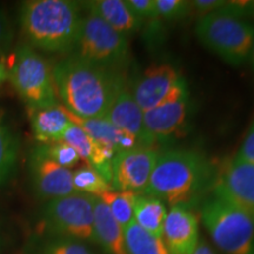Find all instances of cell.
<instances>
[{
    "label": "cell",
    "mask_w": 254,
    "mask_h": 254,
    "mask_svg": "<svg viewBox=\"0 0 254 254\" xmlns=\"http://www.w3.org/2000/svg\"><path fill=\"white\" fill-rule=\"evenodd\" d=\"M52 79L63 106L81 118H105L117 92L126 82L123 73L73 55L56 64Z\"/></svg>",
    "instance_id": "6da1fadb"
},
{
    "label": "cell",
    "mask_w": 254,
    "mask_h": 254,
    "mask_svg": "<svg viewBox=\"0 0 254 254\" xmlns=\"http://www.w3.org/2000/svg\"><path fill=\"white\" fill-rule=\"evenodd\" d=\"M215 178L209 159L192 148L159 152L150 182L142 194L166 201L172 207L186 206L198 199Z\"/></svg>",
    "instance_id": "7a4b0ae2"
},
{
    "label": "cell",
    "mask_w": 254,
    "mask_h": 254,
    "mask_svg": "<svg viewBox=\"0 0 254 254\" xmlns=\"http://www.w3.org/2000/svg\"><path fill=\"white\" fill-rule=\"evenodd\" d=\"M79 2L31 0L21 6L20 23L31 45L51 53L73 52L81 28Z\"/></svg>",
    "instance_id": "3957f363"
},
{
    "label": "cell",
    "mask_w": 254,
    "mask_h": 254,
    "mask_svg": "<svg viewBox=\"0 0 254 254\" xmlns=\"http://www.w3.org/2000/svg\"><path fill=\"white\" fill-rule=\"evenodd\" d=\"M195 36L202 46L232 66H241L250 58L254 43V25L232 9L230 2L218 11L201 15Z\"/></svg>",
    "instance_id": "277c9868"
},
{
    "label": "cell",
    "mask_w": 254,
    "mask_h": 254,
    "mask_svg": "<svg viewBox=\"0 0 254 254\" xmlns=\"http://www.w3.org/2000/svg\"><path fill=\"white\" fill-rule=\"evenodd\" d=\"M73 56L110 71L122 73L131 63L128 37L88 12L82 15L81 28Z\"/></svg>",
    "instance_id": "5b68a950"
},
{
    "label": "cell",
    "mask_w": 254,
    "mask_h": 254,
    "mask_svg": "<svg viewBox=\"0 0 254 254\" xmlns=\"http://www.w3.org/2000/svg\"><path fill=\"white\" fill-rule=\"evenodd\" d=\"M201 220L224 253L254 254V221L230 201L212 194L201 206Z\"/></svg>",
    "instance_id": "8992f818"
},
{
    "label": "cell",
    "mask_w": 254,
    "mask_h": 254,
    "mask_svg": "<svg viewBox=\"0 0 254 254\" xmlns=\"http://www.w3.org/2000/svg\"><path fill=\"white\" fill-rule=\"evenodd\" d=\"M9 80L31 111L58 104L52 69L46 60L30 46H21L14 53Z\"/></svg>",
    "instance_id": "52a82bcc"
},
{
    "label": "cell",
    "mask_w": 254,
    "mask_h": 254,
    "mask_svg": "<svg viewBox=\"0 0 254 254\" xmlns=\"http://www.w3.org/2000/svg\"><path fill=\"white\" fill-rule=\"evenodd\" d=\"M97 196L75 192L52 199L43 211L44 225L56 238L95 243L94 200Z\"/></svg>",
    "instance_id": "ba28073f"
},
{
    "label": "cell",
    "mask_w": 254,
    "mask_h": 254,
    "mask_svg": "<svg viewBox=\"0 0 254 254\" xmlns=\"http://www.w3.org/2000/svg\"><path fill=\"white\" fill-rule=\"evenodd\" d=\"M212 194L230 201L254 221V165L237 155L227 159L215 174Z\"/></svg>",
    "instance_id": "9c48e42d"
},
{
    "label": "cell",
    "mask_w": 254,
    "mask_h": 254,
    "mask_svg": "<svg viewBox=\"0 0 254 254\" xmlns=\"http://www.w3.org/2000/svg\"><path fill=\"white\" fill-rule=\"evenodd\" d=\"M159 152L154 147L135 146L117 152L112 159V189L142 194L150 182Z\"/></svg>",
    "instance_id": "30bf717a"
},
{
    "label": "cell",
    "mask_w": 254,
    "mask_h": 254,
    "mask_svg": "<svg viewBox=\"0 0 254 254\" xmlns=\"http://www.w3.org/2000/svg\"><path fill=\"white\" fill-rule=\"evenodd\" d=\"M189 110L186 84L157 107L144 112V128L148 147L170 138L182 128Z\"/></svg>",
    "instance_id": "8fae6325"
},
{
    "label": "cell",
    "mask_w": 254,
    "mask_h": 254,
    "mask_svg": "<svg viewBox=\"0 0 254 254\" xmlns=\"http://www.w3.org/2000/svg\"><path fill=\"white\" fill-rule=\"evenodd\" d=\"M186 82L179 72L168 64H158L146 68L132 90L142 112L164 103Z\"/></svg>",
    "instance_id": "7c38bea8"
},
{
    "label": "cell",
    "mask_w": 254,
    "mask_h": 254,
    "mask_svg": "<svg viewBox=\"0 0 254 254\" xmlns=\"http://www.w3.org/2000/svg\"><path fill=\"white\" fill-rule=\"evenodd\" d=\"M31 177L34 190L41 199H57L75 193L73 172L60 166L41 152L39 146L32 152Z\"/></svg>",
    "instance_id": "4fadbf2b"
},
{
    "label": "cell",
    "mask_w": 254,
    "mask_h": 254,
    "mask_svg": "<svg viewBox=\"0 0 254 254\" xmlns=\"http://www.w3.org/2000/svg\"><path fill=\"white\" fill-rule=\"evenodd\" d=\"M163 240L170 254H193L199 244V219L186 206L167 212Z\"/></svg>",
    "instance_id": "5bb4252c"
},
{
    "label": "cell",
    "mask_w": 254,
    "mask_h": 254,
    "mask_svg": "<svg viewBox=\"0 0 254 254\" xmlns=\"http://www.w3.org/2000/svg\"><path fill=\"white\" fill-rule=\"evenodd\" d=\"M105 119L122 132L134 138L139 146L148 147L144 128V112L135 101L132 91L126 87V84L117 92Z\"/></svg>",
    "instance_id": "9a60e30c"
},
{
    "label": "cell",
    "mask_w": 254,
    "mask_h": 254,
    "mask_svg": "<svg viewBox=\"0 0 254 254\" xmlns=\"http://www.w3.org/2000/svg\"><path fill=\"white\" fill-rule=\"evenodd\" d=\"M65 112L73 124L81 127L95 142L101 146H106L116 152L139 146L134 138L122 132L105 118H81L69 112L67 109H65Z\"/></svg>",
    "instance_id": "2e32d148"
},
{
    "label": "cell",
    "mask_w": 254,
    "mask_h": 254,
    "mask_svg": "<svg viewBox=\"0 0 254 254\" xmlns=\"http://www.w3.org/2000/svg\"><path fill=\"white\" fill-rule=\"evenodd\" d=\"M85 7L126 37L138 32L144 25L124 0H93L85 2Z\"/></svg>",
    "instance_id": "e0dca14e"
},
{
    "label": "cell",
    "mask_w": 254,
    "mask_h": 254,
    "mask_svg": "<svg viewBox=\"0 0 254 254\" xmlns=\"http://www.w3.org/2000/svg\"><path fill=\"white\" fill-rule=\"evenodd\" d=\"M94 236L95 243L99 244L107 254H128L124 228L98 196L94 200Z\"/></svg>",
    "instance_id": "ac0fdd59"
},
{
    "label": "cell",
    "mask_w": 254,
    "mask_h": 254,
    "mask_svg": "<svg viewBox=\"0 0 254 254\" xmlns=\"http://www.w3.org/2000/svg\"><path fill=\"white\" fill-rule=\"evenodd\" d=\"M31 124L34 136L41 144L63 140V136L72 125L63 105L31 111Z\"/></svg>",
    "instance_id": "d6986e66"
},
{
    "label": "cell",
    "mask_w": 254,
    "mask_h": 254,
    "mask_svg": "<svg viewBox=\"0 0 254 254\" xmlns=\"http://www.w3.org/2000/svg\"><path fill=\"white\" fill-rule=\"evenodd\" d=\"M166 205L148 194H138L134 205V222L141 228L163 239L164 224L167 217Z\"/></svg>",
    "instance_id": "ffe728a7"
},
{
    "label": "cell",
    "mask_w": 254,
    "mask_h": 254,
    "mask_svg": "<svg viewBox=\"0 0 254 254\" xmlns=\"http://www.w3.org/2000/svg\"><path fill=\"white\" fill-rule=\"evenodd\" d=\"M136 193L128 190H110L100 194L101 201L109 208L110 213L124 230L134 222V205Z\"/></svg>",
    "instance_id": "44dd1931"
},
{
    "label": "cell",
    "mask_w": 254,
    "mask_h": 254,
    "mask_svg": "<svg viewBox=\"0 0 254 254\" xmlns=\"http://www.w3.org/2000/svg\"><path fill=\"white\" fill-rule=\"evenodd\" d=\"M19 141L17 135L0 112V185L13 174L17 166Z\"/></svg>",
    "instance_id": "7402d4cb"
},
{
    "label": "cell",
    "mask_w": 254,
    "mask_h": 254,
    "mask_svg": "<svg viewBox=\"0 0 254 254\" xmlns=\"http://www.w3.org/2000/svg\"><path fill=\"white\" fill-rule=\"evenodd\" d=\"M128 254H170L164 240L132 222L124 230Z\"/></svg>",
    "instance_id": "603a6c76"
},
{
    "label": "cell",
    "mask_w": 254,
    "mask_h": 254,
    "mask_svg": "<svg viewBox=\"0 0 254 254\" xmlns=\"http://www.w3.org/2000/svg\"><path fill=\"white\" fill-rule=\"evenodd\" d=\"M73 186L77 192L87 193L95 196L113 190L112 186L101 177V174L90 165L73 172Z\"/></svg>",
    "instance_id": "cb8c5ba5"
},
{
    "label": "cell",
    "mask_w": 254,
    "mask_h": 254,
    "mask_svg": "<svg viewBox=\"0 0 254 254\" xmlns=\"http://www.w3.org/2000/svg\"><path fill=\"white\" fill-rule=\"evenodd\" d=\"M39 148L51 160L68 170L74 167L80 161V157L77 151L63 140L50 142V144H40Z\"/></svg>",
    "instance_id": "d4e9b609"
},
{
    "label": "cell",
    "mask_w": 254,
    "mask_h": 254,
    "mask_svg": "<svg viewBox=\"0 0 254 254\" xmlns=\"http://www.w3.org/2000/svg\"><path fill=\"white\" fill-rule=\"evenodd\" d=\"M159 19L177 21L186 18L192 9V1L185 0H155Z\"/></svg>",
    "instance_id": "484cf974"
},
{
    "label": "cell",
    "mask_w": 254,
    "mask_h": 254,
    "mask_svg": "<svg viewBox=\"0 0 254 254\" xmlns=\"http://www.w3.org/2000/svg\"><path fill=\"white\" fill-rule=\"evenodd\" d=\"M40 254H93L91 250L81 241L55 238L47 241L41 249Z\"/></svg>",
    "instance_id": "4316f807"
},
{
    "label": "cell",
    "mask_w": 254,
    "mask_h": 254,
    "mask_svg": "<svg viewBox=\"0 0 254 254\" xmlns=\"http://www.w3.org/2000/svg\"><path fill=\"white\" fill-rule=\"evenodd\" d=\"M126 2L132 11L140 18L142 23L145 20L155 21L159 19L155 0H126Z\"/></svg>",
    "instance_id": "83f0119b"
},
{
    "label": "cell",
    "mask_w": 254,
    "mask_h": 254,
    "mask_svg": "<svg viewBox=\"0 0 254 254\" xmlns=\"http://www.w3.org/2000/svg\"><path fill=\"white\" fill-rule=\"evenodd\" d=\"M13 39V28L7 14L0 9V57L4 56L9 49Z\"/></svg>",
    "instance_id": "f1b7e54d"
},
{
    "label": "cell",
    "mask_w": 254,
    "mask_h": 254,
    "mask_svg": "<svg viewBox=\"0 0 254 254\" xmlns=\"http://www.w3.org/2000/svg\"><path fill=\"white\" fill-rule=\"evenodd\" d=\"M237 157L243 160L254 165V119L250 124L249 129H247L245 138L241 142L239 151L237 152Z\"/></svg>",
    "instance_id": "f546056e"
},
{
    "label": "cell",
    "mask_w": 254,
    "mask_h": 254,
    "mask_svg": "<svg viewBox=\"0 0 254 254\" xmlns=\"http://www.w3.org/2000/svg\"><path fill=\"white\" fill-rule=\"evenodd\" d=\"M227 4V1H221V0H198V1H192V7L205 15L225 7Z\"/></svg>",
    "instance_id": "4dcf8cb0"
},
{
    "label": "cell",
    "mask_w": 254,
    "mask_h": 254,
    "mask_svg": "<svg viewBox=\"0 0 254 254\" xmlns=\"http://www.w3.org/2000/svg\"><path fill=\"white\" fill-rule=\"evenodd\" d=\"M193 254H215V253L213 252V250L207 245V243H205L204 240H199L198 246H196V249L194 252H193Z\"/></svg>",
    "instance_id": "1f68e13d"
},
{
    "label": "cell",
    "mask_w": 254,
    "mask_h": 254,
    "mask_svg": "<svg viewBox=\"0 0 254 254\" xmlns=\"http://www.w3.org/2000/svg\"><path fill=\"white\" fill-rule=\"evenodd\" d=\"M5 78H6V72H5V68H4V66H2L1 64H0V82H1L2 80H4Z\"/></svg>",
    "instance_id": "d6a6232c"
},
{
    "label": "cell",
    "mask_w": 254,
    "mask_h": 254,
    "mask_svg": "<svg viewBox=\"0 0 254 254\" xmlns=\"http://www.w3.org/2000/svg\"><path fill=\"white\" fill-rule=\"evenodd\" d=\"M250 59H251V64H252V67H253V69H254V43H253V47H252V52H251Z\"/></svg>",
    "instance_id": "836d02e7"
}]
</instances>
